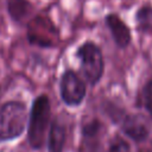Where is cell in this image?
<instances>
[{
	"instance_id": "cell-1",
	"label": "cell",
	"mask_w": 152,
	"mask_h": 152,
	"mask_svg": "<svg viewBox=\"0 0 152 152\" xmlns=\"http://www.w3.org/2000/svg\"><path fill=\"white\" fill-rule=\"evenodd\" d=\"M49 119H50L49 99L46 95H40L33 102L30 125H28V141L33 148H39L44 144Z\"/></svg>"
},
{
	"instance_id": "cell-2",
	"label": "cell",
	"mask_w": 152,
	"mask_h": 152,
	"mask_svg": "<svg viewBox=\"0 0 152 152\" xmlns=\"http://www.w3.org/2000/svg\"><path fill=\"white\" fill-rule=\"evenodd\" d=\"M26 125V108L20 102H7L0 109V138L19 137Z\"/></svg>"
},
{
	"instance_id": "cell-3",
	"label": "cell",
	"mask_w": 152,
	"mask_h": 152,
	"mask_svg": "<svg viewBox=\"0 0 152 152\" xmlns=\"http://www.w3.org/2000/svg\"><path fill=\"white\" fill-rule=\"evenodd\" d=\"M77 56L81 61L82 70L87 80L91 84L96 83L103 72V58L97 45L91 42L84 43L82 46H80Z\"/></svg>"
},
{
	"instance_id": "cell-4",
	"label": "cell",
	"mask_w": 152,
	"mask_h": 152,
	"mask_svg": "<svg viewBox=\"0 0 152 152\" xmlns=\"http://www.w3.org/2000/svg\"><path fill=\"white\" fill-rule=\"evenodd\" d=\"M86 95V87L78 76L68 70L63 74L61 80V96L63 101L69 106H76L81 103Z\"/></svg>"
},
{
	"instance_id": "cell-5",
	"label": "cell",
	"mask_w": 152,
	"mask_h": 152,
	"mask_svg": "<svg viewBox=\"0 0 152 152\" xmlns=\"http://www.w3.org/2000/svg\"><path fill=\"white\" fill-rule=\"evenodd\" d=\"M106 23L112 32L115 43L120 48H126L131 42V32L126 24L115 14H109L106 18Z\"/></svg>"
},
{
	"instance_id": "cell-6",
	"label": "cell",
	"mask_w": 152,
	"mask_h": 152,
	"mask_svg": "<svg viewBox=\"0 0 152 152\" xmlns=\"http://www.w3.org/2000/svg\"><path fill=\"white\" fill-rule=\"evenodd\" d=\"M122 127L124 132L134 140H142L148 134L147 125L140 115H131L126 118Z\"/></svg>"
},
{
	"instance_id": "cell-7",
	"label": "cell",
	"mask_w": 152,
	"mask_h": 152,
	"mask_svg": "<svg viewBox=\"0 0 152 152\" xmlns=\"http://www.w3.org/2000/svg\"><path fill=\"white\" fill-rule=\"evenodd\" d=\"M8 13L14 21L24 23L30 19L33 7L28 0H7Z\"/></svg>"
},
{
	"instance_id": "cell-8",
	"label": "cell",
	"mask_w": 152,
	"mask_h": 152,
	"mask_svg": "<svg viewBox=\"0 0 152 152\" xmlns=\"http://www.w3.org/2000/svg\"><path fill=\"white\" fill-rule=\"evenodd\" d=\"M65 141V131L59 122H53L49 133V152H62Z\"/></svg>"
},
{
	"instance_id": "cell-9",
	"label": "cell",
	"mask_w": 152,
	"mask_h": 152,
	"mask_svg": "<svg viewBox=\"0 0 152 152\" xmlns=\"http://www.w3.org/2000/svg\"><path fill=\"white\" fill-rule=\"evenodd\" d=\"M139 27L145 31H152V7H142L137 13Z\"/></svg>"
},
{
	"instance_id": "cell-10",
	"label": "cell",
	"mask_w": 152,
	"mask_h": 152,
	"mask_svg": "<svg viewBox=\"0 0 152 152\" xmlns=\"http://www.w3.org/2000/svg\"><path fill=\"white\" fill-rule=\"evenodd\" d=\"M144 102H145V107L148 110V113L152 115V80L148 81L144 88Z\"/></svg>"
},
{
	"instance_id": "cell-11",
	"label": "cell",
	"mask_w": 152,
	"mask_h": 152,
	"mask_svg": "<svg viewBox=\"0 0 152 152\" xmlns=\"http://www.w3.org/2000/svg\"><path fill=\"white\" fill-rule=\"evenodd\" d=\"M109 152H129V147L125 140L115 139L110 145Z\"/></svg>"
}]
</instances>
